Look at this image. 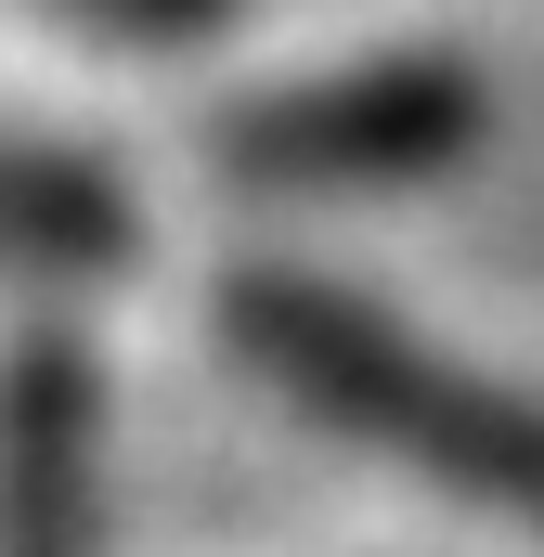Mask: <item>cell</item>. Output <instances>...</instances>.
I'll return each instance as SVG.
<instances>
[{"instance_id":"3957f363","label":"cell","mask_w":544,"mask_h":557,"mask_svg":"<svg viewBox=\"0 0 544 557\" xmlns=\"http://www.w3.org/2000/svg\"><path fill=\"white\" fill-rule=\"evenodd\" d=\"M104 389L78 337H26L0 363V557H91Z\"/></svg>"},{"instance_id":"7a4b0ae2","label":"cell","mask_w":544,"mask_h":557,"mask_svg":"<svg viewBox=\"0 0 544 557\" xmlns=\"http://www.w3.org/2000/svg\"><path fill=\"white\" fill-rule=\"evenodd\" d=\"M480 143H493V91L454 52H376V65H324L247 117H221V169L272 182V195H376V182H428Z\"/></svg>"},{"instance_id":"277c9868","label":"cell","mask_w":544,"mask_h":557,"mask_svg":"<svg viewBox=\"0 0 544 557\" xmlns=\"http://www.w3.org/2000/svg\"><path fill=\"white\" fill-rule=\"evenodd\" d=\"M131 247H143V221L104 156L0 131V260L13 273H118Z\"/></svg>"},{"instance_id":"6da1fadb","label":"cell","mask_w":544,"mask_h":557,"mask_svg":"<svg viewBox=\"0 0 544 557\" xmlns=\"http://www.w3.org/2000/svg\"><path fill=\"white\" fill-rule=\"evenodd\" d=\"M221 324L285 403H311L324 428L403 454L415 480L544 532V389H506V376L428 350L415 324H390L376 298H350L324 273H234Z\"/></svg>"},{"instance_id":"5b68a950","label":"cell","mask_w":544,"mask_h":557,"mask_svg":"<svg viewBox=\"0 0 544 557\" xmlns=\"http://www.w3.org/2000/svg\"><path fill=\"white\" fill-rule=\"evenodd\" d=\"M65 13H91V26H118V39H208L234 0H65Z\"/></svg>"}]
</instances>
